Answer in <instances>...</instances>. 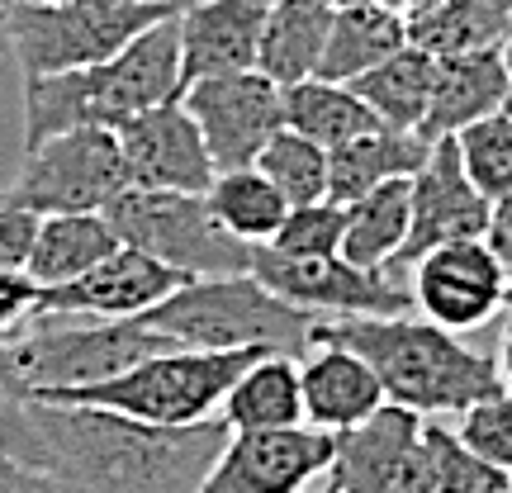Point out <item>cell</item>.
<instances>
[{"label": "cell", "instance_id": "1", "mask_svg": "<svg viewBox=\"0 0 512 493\" xmlns=\"http://www.w3.org/2000/svg\"><path fill=\"white\" fill-rule=\"evenodd\" d=\"M43 441V470L67 493H195L228 446L219 418L152 427L110 408L29 399Z\"/></svg>", "mask_w": 512, "mask_h": 493}, {"label": "cell", "instance_id": "2", "mask_svg": "<svg viewBox=\"0 0 512 493\" xmlns=\"http://www.w3.org/2000/svg\"><path fill=\"white\" fill-rule=\"evenodd\" d=\"M313 342H337V347L366 356L370 370L380 375L384 399L413 408L422 418H446L465 413L479 399L503 389L498 361L484 351L465 347L460 332H446L427 318H318Z\"/></svg>", "mask_w": 512, "mask_h": 493}, {"label": "cell", "instance_id": "3", "mask_svg": "<svg viewBox=\"0 0 512 493\" xmlns=\"http://www.w3.org/2000/svg\"><path fill=\"white\" fill-rule=\"evenodd\" d=\"M181 95V29L171 15L110 62L57 76H24V147L67 128H119L133 114L176 105Z\"/></svg>", "mask_w": 512, "mask_h": 493}, {"label": "cell", "instance_id": "4", "mask_svg": "<svg viewBox=\"0 0 512 493\" xmlns=\"http://www.w3.org/2000/svg\"><path fill=\"white\" fill-rule=\"evenodd\" d=\"M138 323L190 351H285V356H304L313 347L318 313L285 304L256 275H219V280H185L181 290L166 294Z\"/></svg>", "mask_w": 512, "mask_h": 493}, {"label": "cell", "instance_id": "5", "mask_svg": "<svg viewBox=\"0 0 512 493\" xmlns=\"http://www.w3.org/2000/svg\"><path fill=\"white\" fill-rule=\"evenodd\" d=\"M171 347H176L171 337L143 328L138 318L100 323V318H48V313H38L19 337L0 342V389H10L19 399H43L57 389L114 380L128 366Z\"/></svg>", "mask_w": 512, "mask_h": 493}, {"label": "cell", "instance_id": "6", "mask_svg": "<svg viewBox=\"0 0 512 493\" xmlns=\"http://www.w3.org/2000/svg\"><path fill=\"white\" fill-rule=\"evenodd\" d=\"M266 351H190L171 347L157 351L124 375L81 389H57L43 394V403H86V408H110L124 418L152 422V427H195V422L219 418L228 389L238 375Z\"/></svg>", "mask_w": 512, "mask_h": 493}, {"label": "cell", "instance_id": "7", "mask_svg": "<svg viewBox=\"0 0 512 493\" xmlns=\"http://www.w3.org/2000/svg\"><path fill=\"white\" fill-rule=\"evenodd\" d=\"M181 0H143V5H119V0H57V5H24L10 0V53L24 76H57L81 72L95 62H110L124 53L138 34L152 24L181 15Z\"/></svg>", "mask_w": 512, "mask_h": 493}, {"label": "cell", "instance_id": "8", "mask_svg": "<svg viewBox=\"0 0 512 493\" xmlns=\"http://www.w3.org/2000/svg\"><path fill=\"white\" fill-rule=\"evenodd\" d=\"M110 228L119 233L124 247H138L152 261H162L171 271L190 280H219V275H252L256 247L233 238L204 195L185 190H133L105 209Z\"/></svg>", "mask_w": 512, "mask_h": 493}, {"label": "cell", "instance_id": "9", "mask_svg": "<svg viewBox=\"0 0 512 493\" xmlns=\"http://www.w3.org/2000/svg\"><path fill=\"white\" fill-rule=\"evenodd\" d=\"M128 190V166L114 128H67L24 147L19 176L5 195L38 219L48 214H105Z\"/></svg>", "mask_w": 512, "mask_h": 493}, {"label": "cell", "instance_id": "10", "mask_svg": "<svg viewBox=\"0 0 512 493\" xmlns=\"http://www.w3.org/2000/svg\"><path fill=\"white\" fill-rule=\"evenodd\" d=\"M252 275L285 304L318 318H394L413 309V290L389 271H361L347 256H280L256 247Z\"/></svg>", "mask_w": 512, "mask_h": 493}, {"label": "cell", "instance_id": "11", "mask_svg": "<svg viewBox=\"0 0 512 493\" xmlns=\"http://www.w3.org/2000/svg\"><path fill=\"white\" fill-rule=\"evenodd\" d=\"M427 422L413 408L384 403L361 427L337 437L328 484L337 493H432Z\"/></svg>", "mask_w": 512, "mask_h": 493}, {"label": "cell", "instance_id": "12", "mask_svg": "<svg viewBox=\"0 0 512 493\" xmlns=\"http://www.w3.org/2000/svg\"><path fill=\"white\" fill-rule=\"evenodd\" d=\"M181 105L200 124L214 171L256 166L266 143L285 128V91L261 67L195 81V86H185Z\"/></svg>", "mask_w": 512, "mask_h": 493}, {"label": "cell", "instance_id": "13", "mask_svg": "<svg viewBox=\"0 0 512 493\" xmlns=\"http://www.w3.org/2000/svg\"><path fill=\"white\" fill-rule=\"evenodd\" d=\"M332 451L337 437L309 422L285 432H228L195 493H304L328 475Z\"/></svg>", "mask_w": 512, "mask_h": 493}, {"label": "cell", "instance_id": "14", "mask_svg": "<svg viewBox=\"0 0 512 493\" xmlns=\"http://www.w3.org/2000/svg\"><path fill=\"white\" fill-rule=\"evenodd\" d=\"M413 309L446 332H475L494 323L508 299V271L498 266V256L475 242H451L437 247L422 261H413Z\"/></svg>", "mask_w": 512, "mask_h": 493}, {"label": "cell", "instance_id": "15", "mask_svg": "<svg viewBox=\"0 0 512 493\" xmlns=\"http://www.w3.org/2000/svg\"><path fill=\"white\" fill-rule=\"evenodd\" d=\"M408 190H413V219H408V242H403L394 275L408 271L413 261H422V256L437 252V247L484 238V228H489V200L470 185L451 138L432 143L427 162L418 166V176L408 181Z\"/></svg>", "mask_w": 512, "mask_h": 493}, {"label": "cell", "instance_id": "16", "mask_svg": "<svg viewBox=\"0 0 512 493\" xmlns=\"http://www.w3.org/2000/svg\"><path fill=\"white\" fill-rule=\"evenodd\" d=\"M190 275L171 271L162 261H152L138 247H119L100 266L57 285V290L38 294V313L48 318H100V323H124V318H143L147 309H157L166 294H176Z\"/></svg>", "mask_w": 512, "mask_h": 493}, {"label": "cell", "instance_id": "17", "mask_svg": "<svg viewBox=\"0 0 512 493\" xmlns=\"http://www.w3.org/2000/svg\"><path fill=\"white\" fill-rule=\"evenodd\" d=\"M119 133V152L128 166V185L133 190H185V195H204L214 185V162L204 147L200 124L190 119L181 100L176 105H157L147 114H133L114 128Z\"/></svg>", "mask_w": 512, "mask_h": 493}, {"label": "cell", "instance_id": "18", "mask_svg": "<svg viewBox=\"0 0 512 493\" xmlns=\"http://www.w3.org/2000/svg\"><path fill=\"white\" fill-rule=\"evenodd\" d=\"M261 0H190L176 29H181V81H209V76L252 72L261 57Z\"/></svg>", "mask_w": 512, "mask_h": 493}, {"label": "cell", "instance_id": "19", "mask_svg": "<svg viewBox=\"0 0 512 493\" xmlns=\"http://www.w3.org/2000/svg\"><path fill=\"white\" fill-rule=\"evenodd\" d=\"M299 389H304V422L332 437L361 427L370 413H380L389 403L366 356L337 347V342H313L299 356Z\"/></svg>", "mask_w": 512, "mask_h": 493}, {"label": "cell", "instance_id": "20", "mask_svg": "<svg viewBox=\"0 0 512 493\" xmlns=\"http://www.w3.org/2000/svg\"><path fill=\"white\" fill-rule=\"evenodd\" d=\"M508 95H512V76L503 67V53L437 57L432 100H427V119H422L418 133L427 143H446L475 119L498 114L508 105Z\"/></svg>", "mask_w": 512, "mask_h": 493}, {"label": "cell", "instance_id": "21", "mask_svg": "<svg viewBox=\"0 0 512 493\" xmlns=\"http://www.w3.org/2000/svg\"><path fill=\"white\" fill-rule=\"evenodd\" d=\"M228 432H285L304 427V389H299V356L266 351L238 375L219 408Z\"/></svg>", "mask_w": 512, "mask_h": 493}, {"label": "cell", "instance_id": "22", "mask_svg": "<svg viewBox=\"0 0 512 493\" xmlns=\"http://www.w3.org/2000/svg\"><path fill=\"white\" fill-rule=\"evenodd\" d=\"M427 152H432V143H427L422 133L370 128L361 138L332 147L328 200L351 204V200H361V195H370V190H380V185H389V181H413L418 166L427 162Z\"/></svg>", "mask_w": 512, "mask_h": 493}, {"label": "cell", "instance_id": "23", "mask_svg": "<svg viewBox=\"0 0 512 493\" xmlns=\"http://www.w3.org/2000/svg\"><path fill=\"white\" fill-rule=\"evenodd\" d=\"M332 10L328 0H271L266 5V24H261V57L256 67L271 76L275 86H294L318 76L323 48L332 34Z\"/></svg>", "mask_w": 512, "mask_h": 493}, {"label": "cell", "instance_id": "24", "mask_svg": "<svg viewBox=\"0 0 512 493\" xmlns=\"http://www.w3.org/2000/svg\"><path fill=\"white\" fill-rule=\"evenodd\" d=\"M119 247L124 242H119V233L110 228L105 214H48V219H38L24 275L38 290H57V285L81 280L91 266H100Z\"/></svg>", "mask_w": 512, "mask_h": 493}, {"label": "cell", "instance_id": "25", "mask_svg": "<svg viewBox=\"0 0 512 493\" xmlns=\"http://www.w3.org/2000/svg\"><path fill=\"white\" fill-rule=\"evenodd\" d=\"M512 34V0H432L408 19V43L432 57L503 53Z\"/></svg>", "mask_w": 512, "mask_h": 493}, {"label": "cell", "instance_id": "26", "mask_svg": "<svg viewBox=\"0 0 512 493\" xmlns=\"http://www.w3.org/2000/svg\"><path fill=\"white\" fill-rule=\"evenodd\" d=\"M408 43V19L384 10L380 0H361L332 15V34L318 62L323 81H342L351 86L356 76H366L370 67H380L384 57H394Z\"/></svg>", "mask_w": 512, "mask_h": 493}, {"label": "cell", "instance_id": "27", "mask_svg": "<svg viewBox=\"0 0 512 493\" xmlns=\"http://www.w3.org/2000/svg\"><path fill=\"white\" fill-rule=\"evenodd\" d=\"M408 219H413V190L408 181H389L347 204V233H342V256L361 271H389L399 266V252L408 242Z\"/></svg>", "mask_w": 512, "mask_h": 493}, {"label": "cell", "instance_id": "28", "mask_svg": "<svg viewBox=\"0 0 512 493\" xmlns=\"http://www.w3.org/2000/svg\"><path fill=\"white\" fill-rule=\"evenodd\" d=\"M432 76H437V57L403 43L394 57H384L380 67H370L366 76L351 81V91L370 105V114L380 119V128H403L418 133L427 119V100H432Z\"/></svg>", "mask_w": 512, "mask_h": 493}, {"label": "cell", "instance_id": "29", "mask_svg": "<svg viewBox=\"0 0 512 493\" xmlns=\"http://www.w3.org/2000/svg\"><path fill=\"white\" fill-rule=\"evenodd\" d=\"M280 91H285V128L313 138L328 152L370 133V128H380V119L370 114L366 100L351 86H342V81L309 76V81H294V86H280Z\"/></svg>", "mask_w": 512, "mask_h": 493}, {"label": "cell", "instance_id": "30", "mask_svg": "<svg viewBox=\"0 0 512 493\" xmlns=\"http://www.w3.org/2000/svg\"><path fill=\"white\" fill-rule=\"evenodd\" d=\"M204 200L214 209V219L242 238L247 247H266V242L280 233V223L290 214L285 195L275 190L256 166H242V171H219L214 185L204 190Z\"/></svg>", "mask_w": 512, "mask_h": 493}, {"label": "cell", "instance_id": "31", "mask_svg": "<svg viewBox=\"0 0 512 493\" xmlns=\"http://www.w3.org/2000/svg\"><path fill=\"white\" fill-rule=\"evenodd\" d=\"M328 166H332L328 147H318L313 138L294 133V128H280L271 143H266V152L256 157V171L285 195L290 209L328 200V185H332Z\"/></svg>", "mask_w": 512, "mask_h": 493}, {"label": "cell", "instance_id": "32", "mask_svg": "<svg viewBox=\"0 0 512 493\" xmlns=\"http://www.w3.org/2000/svg\"><path fill=\"white\" fill-rule=\"evenodd\" d=\"M456 157L465 166V176L484 200L494 204L503 195H512V114H484L470 128H460L456 138Z\"/></svg>", "mask_w": 512, "mask_h": 493}, {"label": "cell", "instance_id": "33", "mask_svg": "<svg viewBox=\"0 0 512 493\" xmlns=\"http://www.w3.org/2000/svg\"><path fill=\"white\" fill-rule=\"evenodd\" d=\"M432 446V493H512V475L475 456L441 418L427 422Z\"/></svg>", "mask_w": 512, "mask_h": 493}, {"label": "cell", "instance_id": "34", "mask_svg": "<svg viewBox=\"0 0 512 493\" xmlns=\"http://www.w3.org/2000/svg\"><path fill=\"white\" fill-rule=\"evenodd\" d=\"M342 233H347V204L318 200L290 209L266 247L280 256H342Z\"/></svg>", "mask_w": 512, "mask_h": 493}, {"label": "cell", "instance_id": "35", "mask_svg": "<svg viewBox=\"0 0 512 493\" xmlns=\"http://www.w3.org/2000/svg\"><path fill=\"white\" fill-rule=\"evenodd\" d=\"M456 437L465 441L475 456H484L489 465H498V470L512 475V389L508 384L460 413Z\"/></svg>", "mask_w": 512, "mask_h": 493}, {"label": "cell", "instance_id": "36", "mask_svg": "<svg viewBox=\"0 0 512 493\" xmlns=\"http://www.w3.org/2000/svg\"><path fill=\"white\" fill-rule=\"evenodd\" d=\"M0 460L43 470V441H38L34 408H29V399H19L10 389H0Z\"/></svg>", "mask_w": 512, "mask_h": 493}, {"label": "cell", "instance_id": "37", "mask_svg": "<svg viewBox=\"0 0 512 493\" xmlns=\"http://www.w3.org/2000/svg\"><path fill=\"white\" fill-rule=\"evenodd\" d=\"M38 285L24 271H0V342H10L38 318Z\"/></svg>", "mask_w": 512, "mask_h": 493}, {"label": "cell", "instance_id": "38", "mask_svg": "<svg viewBox=\"0 0 512 493\" xmlns=\"http://www.w3.org/2000/svg\"><path fill=\"white\" fill-rule=\"evenodd\" d=\"M34 233H38V214L19 209V204L0 190V271H24L29 247H34Z\"/></svg>", "mask_w": 512, "mask_h": 493}, {"label": "cell", "instance_id": "39", "mask_svg": "<svg viewBox=\"0 0 512 493\" xmlns=\"http://www.w3.org/2000/svg\"><path fill=\"white\" fill-rule=\"evenodd\" d=\"M0 493H67V484L38 465H15V460H0Z\"/></svg>", "mask_w": 512, "mask_h": 493}, {"label": "cell", "instance_id": "40", "mask_svg": "<svg viewBox=\"0 0 512 493\" xmlns=\"http://www.w3.org/2000/svg\"><path fill=\"white\" fill-rule=\"evenodd\" d=\"M484 247L498 256V266L512 275V195L489 204V228H484Z\"/></svg>", "mask_w": 512, "mask_h": 493}, {"label": "cell", "instance_id": "41", "mask_svg": "<svg viewBox=\"0 0 512 493\" xmlns=\"http://www.w3.org/2000/svg\"><path fill=\"white\" fill-rule=\"evenodd\" d=\"M498 375H503V384L512 389V323H508V332H503V342H498Z\"/></svg>", "mask_w": 512, "mask_h": 493}, {"label": "cell", "instance_id": "42", "mask_svg": "<svg viewBox=\"0 0 512 493\" xmlns=\"http://www.w3.org/2000/svg\"><path fill=\"white\" fill-rule=\"evenodd\" d=\"M380 5H384V10H394V15H403V19H413L418 10H427L432 0H380Z\"/></svg>", "mask_w": 512, "mask_h": 493}, {"label": "cell", "instance_id": "43", "mask_svg": "<svg viewBox=\"0 0 512 493\" xmlns=\"http://www.w3.org/2000/svg\"><path fill=\"white\" fill-rule=\"evenodd\" d=\"M5 19H10V0H0V57L10 53V24Z\"/></svg>", "mask_w": 512, "mask_h": 493}, {"label": "cell", "instance_id": "44", "mask_svg": "<svg viewBox=\"0 0 512 493\" xmlns=\"http://www.w3.org/2000/svg\"><path fill=\"white\" fill-rule=\"evenodd\" d=\"M503 67H508V76H512V34H508V43H503Z\"/></svg>", "mask_w": 512, "mask_h": 493}, {"label": "cell", "instance_id": "45", "mask_svg": "<svg viewBox=\"0 0 512 493\" xmlns=\"http://www.w3.org/2000/svg\"><path fill=\"white\" fill-rule=\"evenodd\" d=\"M304 493H337V489H332L328 479H318V484H313V489H304Z\"/></svg>", "mask_w": 512, "mask_h": 493}, {"label": "cell", "instance_id": "46", "mask_svg": "<svg viewBox=\"0 0 512 493\" xmlns=\"http://www.w3.org/2000/svg\"><path fill=\"white\" fill-rule=\"evenodd\" d=\"M332 10H347V5H361V0H328Z\"/></svg>", "mask_w": 512, "mask_h": 493}, {"label": "cell", "instance_id": "47", "mask_svg": "<svg viewBox=\"0 0 512 493\" xmlns=\"http://www.w3.org/2000/svg\"><path fill=\"white\" fill-rule=\"evenodd\" d=\"M503 309L512 313V275H508V299H503Z\"/></svg>", "mask_w": 512, "mask_h": 493}, {"label": "cell", "instance_id": "48", "mask_svg": "<svg viewBox=\"0 0 512 493\" xmlns=\"http://www.w3.org/2000/svg\"><path fill=\"white\" fill-rule=\"evenodd\" d=\"M503 110H508V114H512V95H508V105H503Z\"/></svg>", "mask_w": 512, "mask_h": 493}, {"label": "cell", "instance_id": "49", "mask_svg": "<svg viewBox=\"0 0 512 493\" xmlns=\"http://www.w3.org/2000/svg\"><path fill=\"white\" fill-rule=\"evenodd\" d=\"M261 5H271V0H261Z\"/></svg>", "mask_w": 512, "mask_h": 493}]
</instances>
